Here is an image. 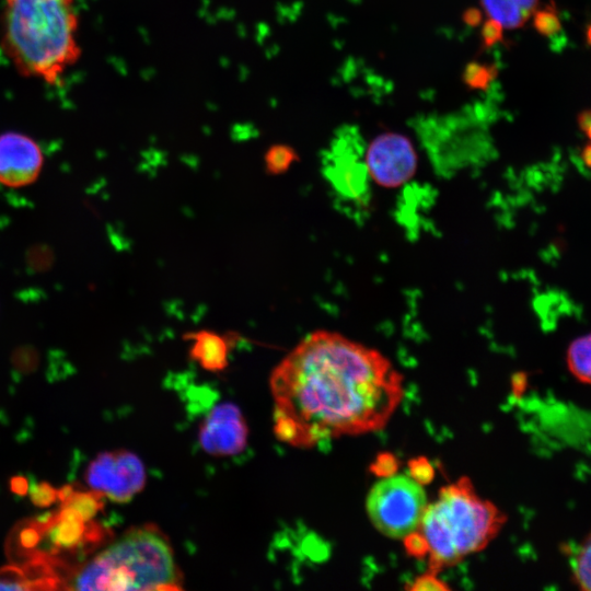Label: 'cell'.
Masks as SVG:
<instances>
[{
	"label": "cell",
	"instance_id": "1",
	"mask_svg": "<svg viewBox=\"0 0 591 591\" xmlns=\"http://www.w3.org/2000/svg\"><path fill=\"white\" fill-rule=\"evenodd\" d=\"M403 375L379 350L318 329L273 370L274 432L297 448L382 429L399 406Z\"/></svg>",
	"mask_w": 591,
	"mask_h": 591
},
{
	"label": "cell",
	"instance_id": "2",
	"mask_svg": "<svg viewBox=\"0 0 591 591\" xmlns=\"http://www.w3.org/2000/svg\"><path fill=\"white\" fill-rule=\"evenodd\" d=\"M74 0H3L2 49L20 74L55 84L80 56Z\"/></svg>",
	"mask_w": 591,
	"mask_h": 591
},
{
	"label": "cell",
	"instance_id": "3",
	"mask_svg": "<svg viewBox=\"0 0 591 591\" xmlns=\"http://www.w3.org/2000/svg\"><path fill=\"white\" fill-rule=\"evenodd\" d=\"M183 573L166 534L146 523L127 530L86 564L77 566L67 582L76 590H182Z\"/></svg>",
	"mask_w": 591,
	"mask_h": 591
},
{
	"label": "cell",
	"instance_id": "4",
	"mask_svg": "<svg viewBox=\"0 0 591 591\" xmlns=\"http://www.w3.org/2000/svg\"><path fill=\"white\" fill-rule=\"evenodd\" d=\"M506 522V513L480 497L468 477L445 485L428 503L416 531L425 545L428 571L438 573L483 551Z\"/></svg>",
	"mask_w": 591,
	"mask_h": 591
},
{
	"label": "cell",
	"instance_id": "5",
	"mask_svg": "<svg viewBox=\"0 0 591 591\" xmlns=\"http://www.w3.org/2000/svg\"><path fill=\"white\" fill-rule=\"evenodd\" d=\"M421 484L410 475L381 477L369 490L367 513L373 526L391 538L404 540L417 531L428 506Z\"/></svg>",
	"mask_w": 591,
	"mask_h": 591
},
{
	"label": "cell",
	"instance_id": "6",
	"mask_svg": "<svg viewBox=\"0 0 591 591\" xmlns=\"http://www.w3.org/2000/svg\"><path fill=\"white\" fill-rule=\"evenodd\" d=\"M43 536L34 557H43L65 570L72 571L69 559H80L112 537V532L95 520H83L69 507L39 517Z\"/></svg>",
	"mask_w": 591,
	"mask_h": 591
},
{
	"label": "cell",
	"instance_id": "7",
	"mask_svg": "<svg viewBox=\"0 0 591 591\" xmlns=\"http://www.w3.org/2000/svg\"><path fill=\"white\" fill-rule=\"evenodd\" d=\"M84 476L91 489L117 503L130 501L143 489L147 480L142 461L127 450L99 453L89 463Z\"/></svg>",
	"mask_w": 591,
	"mask_h": 591
},
{
	"label": "cell",
	"instance_id": "8",
	"mask_svg": "<svg viewBox=\"0 0 591 591\" xmlns=\"http://www.w3.org/2000/svg\"><path fill=\"white\" fill-rule=\"evenodd\" d=\"M366 162L369 174L379 185L394 188L414 175L417 157L406 137L383 134L370 143Z\"/></svg>",
	"mask_w": 591,
	"mask_h": 591
},
{
	"label": "cell",
	"instance_id": "9",
	"mask_svg": "<svg viewBox=\"0 0 591 591\" xmlns=\"http://www.w3.org/2000/svg\"><path fill=\"white\" fill-rule=\"evenodd\" d=\"M247 425L241 409L223 402L211 408L199 426L198 442L206 453L231 456L241 453L247 443Z\"/></svg>",
	"mask_w": 591,
	"mask_h": 591
},
{
	"label": "cell",
	"instance_id": "10",
	"mask_svg": "<svg viewBox=\"0 0 591 591\" xmlns=\"http://www.w3.org/2000/svg\"><path fill=\"white\" fill-rule=\"evenodd\" d=\"M43 165V150L33 138L15 131L0 135V185L26 187L38 178Z\"/></svg>",
	"mask_w": 591,
	"mask_h": 591
},
{
	"label": "cell",
	"instance_id": "11",
	"mask_svg": "<svg viewBox=\"0 0 591 591\" xmlns=\"http://www.w3.org/2000/svg\"><path fill=\"white\" fill-rule=\"evenodd\" d=\"M190 340L189 355L201 368L219 372L229 363L230 344L228 338L209 329H200L185 335Z\"/></svg>",
	"mask_w": 591,
	"mask_h": 591
},
{
	"label": "cell",
	"instance_id": "12",
	"mask_svg": "<svg viewBox=\"0 0 591 591\" xmlns=\"http://www.w3.org/2000/svg\"><path fill=\"white\" fill-rule=\"evenodd\" d=\"M43 536L40 518L19 522L9 534L5 551L12 561H26L36 553Z\"/></svg>",
	"mask_w": 591,
	"mask_h": 591
},
{
	"label": "cell",
	"instance_id": "13",
	"mask_svg": "<svg viewBox=\"0 0 591 591\" xmlns=\"http://www.w3.org/2000/svg\"><path fill=\"white\" fill-rule=\"evenodd\" d=\"M490 20L498 26L515 28L534 13L538 0H482Z\"/></svg>",
	"mask_w": 591,
	"mask_h": 591
},
{
	"label": "cell",
	"instance_id": "14",
	"mask_svg": "<svg viewBox=\"0 0 591 591\" xmlns=\"http://www.w3.org/2000/svg\"><path fill=\"white\" fill-rule=\"evenodd\" d=\"M566 363L575 379L591 385V333L577 337L569 344Z\"/></svg>",
	"mask_w": 591,
	"mask_h": 591
},
{
	"label": "cell",
	"instance_id": "15",
	"mask_svg": "<svg viewBox=\"0 0 591 591\" xmlns=\"http://www.w3.org/2000/svg\"><path fill=\"white\" fill-rule=\"evenodd\" d=\"M60 506L73 509L83 520L89 521L104 509L105 496L94 489L85 490L77 486L70 497Z\"/></svg>",
	"mask_w": 591,
	"mask_h": 591
},
{
	"label": "cell",
	"instance_id": "16",
	"mask_svg": "<svg viewBox=\"0 0 591 591\" xmlns=\"http://www.w3.org/2000/svg\"><path fill=\"white\" fill-rule=\"evenodd\" d=\"M572 579L586 591H591V531L577 546L571 558Z\"/></svg>",
	"mask_w": 591,
	"mask_h": 591
},
{
	"label": "cell",
	"instance_id": "17",
	"mask_svg": "<svg viewBox=\"0 0 591 591\" xmlns=\"http://www.w3.org/2000/svg\"><path fill=\"white\" fill-rule=\"evenodd\" d=\"M297 160L298 157L290 147H271L265 155L266 171L271 175L282 174L287 172Z\"/></svg>",
	"mask_w": 591,
	"mask_h": 591
},
{
	"label": "cell",
	"instance_id": "18",
	"mask_svg": "<svg viewBox=\"0 0 591 591\" xmlns=\"http://www.w3.org/2000/svg\"><path fill=\"white\" fill-rule=\"evenodd\" d=\"M30 499L38 508H46L58 500V489L48 482L34 484L30 489Z\"/></svg>",
	"mask_w": 591,
	"mask_h": 591
},
{
	"label": "cell",
	"instance_id": "19",
	"mask_svg": "<svg viewBox=\"0 0 591 591\" xmlns=\"http://www.w3.org/2000/svg\"><path fill=\"white\" fill-rule=\"evenodd\" d=\"M409 475L422 486L432 480L434 471L428 460L424 457L409 461Z\"/></svg>",
	"mask_w": 591,
	"mask_h": 591
},
{
	"label": "cell",
	"instance_id": "20",
	"mask_svg": "<svg viewBox=\"0 0 591 591\" xmlns=\"http://www.w3.org/2000/svg\"><path fill=\"white\" fill-rule=\"evenodd\" d=\"M412 591L449 590V586L438 578V573L427 571L418 576L410 587Z\"/></svg>",
	"mask_w": 591,
	"mask_h": 591
},
{
	"label": "cell",
	"instance_id": "21",
	"mask_svg": "<svg viewBox=\"0 0 591 591\" xmlns=\"http://www.w3.org/2000/svg\"><path fill=\"white\" fill-rule=\"evenodd\" d=\"M397 461L394 455L390 453H383L378 456L375 462L371 465V471L379 477L390 476L396 473Z\"/></svg>",
	"mask_w": 591,
	"mask_h": 591
},
{
	"label": "cell",
	"instance_id": "22",
	"mask_svg": "<svg viewBox=\"0 0 591 591\" xmlns=\"http://www.w3.org/2000/svg\"><path fill=\"white\" fill-rule=\"evenodd\" d=\"M536 25L544 34H552L559 28V20L555 12L545 10L536 16Z\"/></svg>",
	"mask_w": 591,
	"mask_h": 591
},
{
	"label": "cell",
	"instance_id": "23",
	"mask_svg": "<svg viewBox=\"0 0 591 591\" xmlns=\"http://www.w3.org/2000/svg\"><path fill=\"white\" fill-rule=\"evenodd\" d=\"M579 125L589 139V143L586 146L582 155L584 162L591 166V111H587L580 115Z\"/></svg>",
	"mask_w": 591,
	"mask_h": 591
},
{
	"label": "cell",
	"instance_id": "24",
	"mask_svg": "<svg viewBox=\"0 0 591 591\" xmlns=\"http://www.w3.org/2000/svg\"><path fill=\"white\" fill-rule=\"evenodd\" d=\"M10 490L18 496H25L28 493V480L25 476L16 475L10 479Z\"/></svg>",
	"mask_w": 591,
	"mask_h": 591
},
{
	"label": "cell",
	"instance_id": "25",
	"mask_svg": "<svg viewBox=\"0 0 591 591\" xmlns=\"http://www.w3.org/2000/svg\"><path fill=\"white\" fill-rule=\"evenodd\" d=\"M588 39H589V42L591 43V26H590V28H589V31H588Z\"/></svg>",
	"mask_w": 591,
	"mask_h": 591
}]
</instances>
